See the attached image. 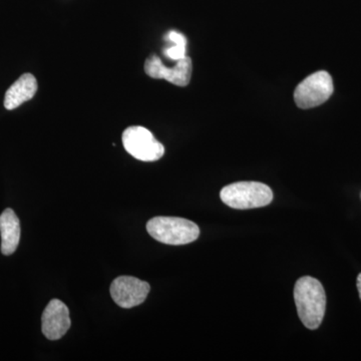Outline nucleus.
<instances>
[{"instance_id":"nucleus-1","label":"nucleus","mask_w":361,"mask_h":361,"mask_svg":"<svg viewBox=\"0 0 361 361\" xmlns=\"http://www.w3.org/2000/svg\"><path fill=\"white\" fill-rule=\"evenodd\" d=\"M294 300L303 325L308 329H317L326 310V294L322 284L315 278L301 277L294 287Z\"/></svg>"},{"instance_id":"nucleus-2","label":"nucleus","mask_w":361,"mask_h":361,"mask_svg":"<svg viewBox=\"0 0 361 361\" xmlns=\"http://www.w3.org/2000/svg\"><path fill=\"white\" fill-rule=\"evenodd\" d=\"M148 233L167 245H186L198 239L200 229L196 223L178 217H155L147 224Z\"/></svg>"},{"instance_id":"nucleus-3","label":"nucleus","mask_w":361,"mask_h":361,"mask_svg":"<svg viewBox=\"0 0 361 361\" xmlns=\"http://www.w3.org/2000/svg\"><path fill=\"white\" fill-rule=\"evenodd\" d=\"M220 197L225 205L246 210L269 205L273 200V192L263 183L237 182L223 188Z\"/></svg>"},{"instance_id":"nucleus-4","label":"nucleus","mask_w":361,"mask_h":361,"mask_svg":"<svg viewBox=\"0 0 361 361\" xmlns=\"http://www.w3.org/2000/svg\"><path fill=\"white\" fill-rule=\"evenodd\" d=\"M334 80L327 71L312 73L302 80L294 92V102L302 110L324 104L334 94Z\"/></svg>"},{"instance_id":"nucleus-5","label":"nucleus","mask_w":361,"mask_h":361,"mask_svg":"<svg viewBox=\"0 0 361 361\" xmlns=\"http://www.w3.org/2000/svg\"><path fill=\"white\" fill-rule=\"evenodd\" d=\"M123 145L126 151L142 161L160 160L165 148L148 129L140 126L128 128L123 134Z\"/></svg>"},{"instance_id":"nucleus-6","label":"nucleus","mask_w":361,"mask_h":361,"mask_svg":"<svg viewBox=\"0 0 361 361\" xmlns=\"http://www.w3.org/2000/svg\"><path fill=\"white\" fill-rule=\"evenodd\" d=\"M151 290L148 282L142 281L139 278L132 276H120L114 280L111 284V296L120 307H135L144 303Z\"/></svg>"},{"instance_id":"nucleus-7","label":"nucleus","mask_w":361,"mask_h":361,"mask_svg":"<svg viewBox=\"0 0 361 361\" xmlns=\"http://www.w3.org/2000/svg\"><path fill=\"white\" fill-rule=\"evenodd\" d=\"M145 71L149 78L166 80L178 87H186L191 80L193 63L189 56L180 59L174 68H168L156 54H152L145 63Z\"/></svg>"},{"instance_id":"nucleus-8","label":"nucleus","mask_w":361,"mask_h":361,"mask_svg":"<svg viewBox=\"0 0 361 361\" xmlns=\"http://www.w3.org/2000/svg\"><path fill=\"white\" fill-rule=\"evenodd\" d=\"M70 310L59 299H52L42 313V330L49 341H59L71 327Z\"/></svg>"},{"instance_id":"nucleus-9","label":"nucleus","mask_w":361,"mask_h":361,"mask_svg":"<svg viewBox=\"0 0 361 361\" xmlns=\"http://www.w3.org/2000/svg\"><path fill=\"white\" fill-rule=\"evenodd\" d=\"M39 85L37 78L32 73L21 75L13 85L6 90L4 97V106L11 111L18 108L25 102L30 101L37 94Z\"/></svg>"},{"instance_id":"nucleus-10","label":"nucleus","mask_w":361,"mask_h":361,"mask_svg":"<svg viewBox=\"0 0 361 361\" xmlns=\"http://www.w3.org/2000/svg\"><path fill=\"white\" fill-rule=\"evenodd\" d=\"M1 253L11 255L18 249L20 240V223L13 209H6L0 215Z\"/></svg>"},{"instance_id":"nucleus-11","label":"nucleus","mask_w":361,"mask_h":361,"mask_svg":"<svg viewBox=\"0 0 361 361\" xmlns=\"http://www.w3.org/2000/svg\"><path fill=\"white\" fill-rule=\"evenodd\" d=\"M186 47L185 44H174L170 49H166L165 54L171 59L180 61L186 56Z\"/></svg>"},{"instance_id":"nucleus-12","label":"nucleus","mask_w":361,"mask_h":361,"mask_svg":"<svg viewBox=\"0 0 361 361\" xmlns=\"http://www.w3.org/2000/svg\"><path fill=\"white\" fill-rule=\"evenodd\" d=\"M168 39L174 44L187 45V39L182 33L177 32H170L168 35Z\"/></svg>"},{"instance_id":"nucleus-13","label":"nucleus","mask_w":361,"mask_h":361,"mask_svg":"<svg viewBox=\"0 0 361 361\" xmlns=\"http://www.w3.org/2000/svg\"><path fill=\"white\" fill-rule=\"evenodd\" d=\"M356 285H357L358 293H360L361 300V273L360 275H358L357 282H356Z\"/></svg>"}]
</instances>
